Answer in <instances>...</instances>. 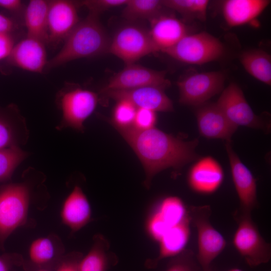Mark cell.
I'll use <instances>...</instances> for the list:
<instances>
[{"label":"cell","instance_id":"31","mask_svg":"<svg viewBox=\"0 0 271 271\" xmlns=\"http://www.w3.org/2000/svg\"><path fill=\"white\" fill-rule=\"evenodd\" d=\"M138 108L125 100L117 101L112 114V123L115 128H125L133 125Z\"/></svg>","mask_w":271,"mask_h":271},{"label":"cell","instance_id":"4","mask_svg":"<svg viewBox=\"0 0 271 271\" xmlns=\"http://www.w3.org/2000/svg\"><path fill=\"white\" fill-rule=\"evenodd\" d=\"M188 207L191 223L197 233V261L203 271H210L212 262L225 249L226 241L211 223L209 205Z\"/></svg>","mask_w":271,"mask_h":271},{"label":"cell","instance_id":"9","mask_svg":"<svg viewBox=\"0 0 271 271\" xmlns=\"http://www.w3.org/2000/svg\"><path fill=\"white\" fill-rule=\"evenodd\" d=\"M225 74L213 71L190 74L177 83L180 103L198 107L207 102L224 89Z\"/></svg>","mask_w":271,"mask_h":271},{"label":"cell","instance_id":"2","mask_svg":"<svg viewBox=\"0 0 271 271\" xmlns=\"http://www.w3.org/2000/svg\"><path fill=\"white\" fill-rule=\"evenodd\" d=\"M64 41L59 52L48 61V68H55L75 59L103 54L108 52L110 44L99 16L89 12Z\"/></svg>","mask_w":271,"mask_h":271},{"label":"cell","instance_id":"13","mask_svg":"<svg viewBox=\"0 0 271 271\" xmlns=\"http://www.w3.org/2000/svg\"><path fill=\"white\" fill-rule=\"evenodd\" d=\"M64 254V245L57 235L40 237L31 242L28 258L24 259L22 266L25 271L40 269L53 271Z\"/></svg>","mask_w":271,"mask_h":271},{"label":"cell","instance_id":"28","mask_svg":"<svg viewBox=\"0 0 271 271\" xmlns=\"http://www.w3.org/2000/svg\"><path fill=\"white\" fill-rule=\"evenodd\" d=\"M124 6L122 16L130 21H150L162 13L164 7L162 1L160 0H128Z\"/></svg>","mask_w":271,"mask_h":271},{"label":"cell","instance_id":"14","mask_svg":"<svg viewBox=\"0 0 271 271\" xmlns=\"http://www.w3.org/2000/svg\"><path fill=\"white\" fill-rule=\"evenodd\" d=\"M164 89L156 86H146L130 89L111 90L100 93L116 100H125L138 108H146L155 112L173 110L172 100L166 95Z\"/></svg>","mask_w":271,"mask_h":271},{"label":"cell","instance_id":"6","mask_svg":"<svg viewBox=\"0 0 271 271\" xmlns=\"http://www.w3.org/2000/svg\"><path fill=\"white\" fill-rule=\"evenodd\" d=\"M234 217L237 227L232 239V244L250 267L268 262L271 258L270 244L261 236L251 213L237 210Z\"/></svg>","mask_w":271,"mask_h":271},{"label":"cell","instance_id":"38","mask_svg":"<svg viewBox=\"0 0 271 271\" xmlns=\"http://www.w3.org/2000/svg\"><path fill=\"white\" fill-rule=\"evenodd\" d=\"M14 27V23L10 18L0 14V35L11 34Z\"/></svg>","mask_w":271,"mask_h":271},{"label":"cell","instance_id":"5","mask_svg":"<svg viewBox=\"0 0 271 271\" xmlns=\"http://www.w3.org/2000/svg\"><path fill=\"white\" fill-rule=\"evenodd\" d=\"M163 52L184 63L202 65L221 58L225 53V47L217 38L201 32L188 33Z\"/></svg>","mask_w":271,"mask_h":271},{"label":"cell","instance_id":"21","mask_svg":"<svg viewBox=\"0 0 271 271\" xmlns=\"http://www.w3.org/2000/svg\"><path fill=\"white\" fill-rule=\"evenodd\" d=\"M150 22L149 33L159 51L173 47L188 34L187 26L171 15L161 13Z\"/></svg>","mask_w":271,"mask_h":271},{"label":"cell","instance_id":"17","mask_svg":"<svg viewBox=\"0 0 271 271\" xmlns=\"http://www.w3.org/2000/svg\"><path fill=\"white\" fill-rule=\"evenodd\" d=\"M195 115L199 132L207 139L229 141L237 128L228 120L216 103L207 102L196 107Z\"/></svg>","mask_w":271,"mask_h":271},{"label":"cell","instance_id":"19","mask_svg":"<svg viewBox=\"0 0 271 271\" xmlns=\"http://www.w3.org/2000/svg\"><path fill=\"white\" fill-rule=\"evenodd\" d=\"M92 211L89 201L81 188L75 185L64 200L60 211L63 224L74 233L91 220Z\"/></svg>","mask_w":271,"mask_h":271},{"label":"cell","instance_id":"20","mask_svg":"<svg viewBox=\"0 0 271 271\" xmlns=\"http://www.w3.org/2000/svg\"><path fill=\"white\" fill-rule=\"evenodd\" d=\"M29 130L26 121L14 105L0 107V150L26 144Z\"/></svg>","mask_w":271,"mask_h":271},{"label":"cell","instance_id":"32","mask_svg":"<svg viewBox=\"0 0 271 271\" xmlns=\"http://www.w3.org/2000/svg\"><path fill=\"white\" fill-rule=\"evenodd\" d=\"M197 261L194 253L186 249L172 257L165 271H198Z\"/></svg>","mask_w":271,"mask_h":271},{"label":"cell","instance_id":"36","mask_svg":"<svg viewBox=\"0 0 271 271\" xmlns=\"http://www.w3.org/2000/svg\"><path fill=\"white\" fill-rule=\"evenodd\" d=\"M24 260L22 255L16 252L0 255V271H13L15 267L22 266Z\"/></svg>","mask_w":271,"mask_h":271},{"label":"cell","instance_id":"7","mask_svg":"<svg viewBox=\"0 0 271 271\" xmlns=\"http://www.w3.org/2000/svg\"><path fill=\"white\" fill-rule=\"evenodd\" d=\"M57 100L62 118L56 128L61 130L70 127L82 132L84 122L95 110L99 97L89 90L67 87L59 92Z\"/></svg>","mask_w":271,"mask_h":271},{"label":"cell","instance_id":"33","mask_svg":"<svg viewBox=\"0 0 271 271\" xmlns=\"http://www.w3.org/2000/svg\"><path fill=\"white\" fill-rule=\"evenodd\" d=\"M128 0H87L81 2V5L86 7L89 13L99 16L110 9L124 6Z\"/></svg>","mask_w":271,"mask_h":271},{"label":"cell","instance_id":"18","mask_svg":"<svg viewBox=\"0 0 271 271\" xmlns=\"http://www.w3.org/2000/svg\"><path fill=\"white\" fill-rule=\"evenodd\" d=\"M44 43L27 37L14 45L7 58L11 65L30 72L42 73L48 60Z\"/></svg>","mask_w":271,"mask_h":271},{"label":"cell","instance_id":"12","mask_svg":"<svg viewBox=\"0 0 271 271\" xmlns=\"http://www.w3.org/2000/svg\"><path fill=\"white\" fill-rule=\"evenodd\" d=\"M231 143V141H226L225 147L232 181L240 202L237 211L251 213L258 205L256 180L249 169L241 161Z\"/></svg>","mask_w":271,"mask_h":271},{"label":"cell","instance_id":"30","mask_svg":"<svg viewBox=\"0 0 271 271\" xmlns=\"http://www.w3.org/2000/svg\"><path fill=\"white\" fill-rule=\"evenodd\" d=\"M28 156V153L20 147L0 150V182L10 179L17 168Z\"/></svg>","mask_w":271,"mask_h":271},{"label":"cell","instance_id":"23","mask_svg":"<svg viewBox=\"0 0 271 271\" xmlns=\"http://www.w3.org/2000/svg\"><path fill=\"white\" fill-rule=\"evenodd\" d=\"M270 3L269 0H226L222 4V14L228 26H241L258 18Z\"/></svg>","mask_w":271,"mask_h":271},{"label":"cell","instance_id":"27","mask_svg":"<svg viewBox=\"0 0 271 271\" xmlns=\"http://www.w3.org/2000/svg\"><path fill=\"white\" fill-rule=\"evenodd\" d=\"M158 217L168 230L189 216V207L176 196L161 199L152 212Z\"/></svg>","mask_w":271,"mask_h":271},{"label":"cell","instance_id":"1","mask_svg":"<svg viewBox=\"0 0 271 271\" xmlns=\"http://www.w3.org/2000/svg\"><path fill=\"white\" fill-rule=\"evenodd\" d=\"M116 128L141 162L146 174L144 185L148 189L158 173L170 168L180 170L198 158L196 139L185 141L155 127L145 130L132 126Z\"/></svg>","mask_w":271,"mask_h":271},{"label":"cell","instance_id":"24","mask_svg":"<svg viewBox=\"0 0 271 271\" xmlns=\"http://www.w3.org/2000/svg\"><path fill=\"white\" fill-rule=\"evenodd\" d=\"M109 249L107 238L101 234H95L90 250L79 262V271H107L117 260Z\"/></svg>","mask_w":271,"mask_h":271},{"label":"cell","instance_id":"34","mask_svg":"<svg viewBox=\"0 0 271 271\" xmlns=\"http://www.w3.org/2000/svg\"><path fill=\"white\" fill-rule=\"evenodd\" d=\"M156 121V112L139 108L137 109L132 126L138 129H148L154 127Z\"/></svg>","mask_w":271,"mask_h":271},{"label":"cell","instance_id":"11","mask_svg":"<svg viewBox=\"0 0 271 271\" xmlns=\"http://www.w3.org/2000/svg\"><path fill=\"white\" fill-rule=\"evenodd\" d=\"M170 85L165 71L153 70L135 63L126 65L113 75L100 91L156 86L166 89Z\"/></svg>","mask_w":271,"mask_h":271},{"label":"cell","instance_id":"3","mask_svg":"<svg viewBox=\"0 0 271 271\" xmlns=\"http://www.w3.org/2000/svg\"><path fill=\"white\" fill-rule=\"evenodd\" d=\"M31 191L25 182L0 187V248L4 250L8 238L24 225L28 218Z\"/></svg>","mask_w":271,"mask_h":271},{"label":"cell","instance_id":"29","mask_svg":"<svg viewBox=\"0 0 271 271\" xmlns=\"http://www.w3.org/2000/svg\"><path fill=\"white\" fill-rule=\"evenodd\" d=\"M208 0H164V7L175 10L188 19L204 21L206 19Z\"/></svg>","mask_w":271,"mask_h":271},{"label":"cell","instance_id":"26","mask_svg":"<svg viewBox=\"0 0 271 271\" xmlns=\"http://www.w3.org/2000/svg\"><path fill=\"white\" fill-rule=\"evenodd\" d=\"M241 64L252 77L267 85H271V56L261 49L246 50L239 56Z\"/></svg>","mask_w":271,"mask_h":271},{"label":"cell","instance_id":"25","mask_svg":"<svg viewBox=\"0 0 271 271\" xmlns=\"http://www.w3.org/2000/svg\"><path fill=\"white\" fill-rule=\"evenodd\" d=\"M49 2L30 1L25 13V23L27 37L39 40L44 44L49 42L48 14Z\"/></svg>","mask_w":271,"mask_h":271},{"label":"cell","instance_id":"15","mask_svg":"<svg viewBox=\"0 0 271 271\" xmlns=\"http://www.w3.org/2000/svg\"><path fill=\"white\" fill-rule=\"evenodd\" d=\"M76 3L67 0L49 2L48 30L49 42L57 44L64 40L80 22Z\"/></svg>","mask_w":271,"mask_h":271},{"label":"cell","instance_id":"37","mask_svg":"<svg viewBox=\"0 0 271 271\" xmlns=\"http://www.w3.org/2000/svg\"><path fill=\"white\" fill-rule=\"evenodd\" d=\"M14 45L11 34L0 35V60L8 58Z\"/></svg>","mask_w":271,"mask_h":271},{"label":"cell","instance_id":"16","mask_svg":"<svg viewBox=\"0 0 271 271\" xmlns=\"http://www.w3.org/2000/svg\"><path fill=\"white\" fill-rule=\"evenodd\" d=\"M224 177L220 164L212 157L206 156L198 159L191 167L187 175V182L193 191L208 195L220 188Z\"/></svg>","mask_w":271,"mask_h":271},{"label":"cell","instance_id":"8","mask_svg":"<svg viewBox=\"0 0 271 271\" xmlns=\"http://www.w3.org/2000/svg\"><path fill=\"white\" fill-rule=\"evenodd\" d=\"M159 50L154 43L149 31L135 25L121 27L110 41L108 52L125 64L134 63L141 58Z\"/></svg>","mask_w":271,"mask_h":271},{"label":"cell","instance_id":"41","mask_svg":"<svg viewBox=\"0 0 271 271\" xmlns=\"http://www.w3.org/2000/svg\"><path fill=\"white\" fill-rule=\"evenodd\" d=\"M36 271H53V270H50V269H38Z\"/></svg>","mask_w":271,"mask_h":271},{"label":"cell","instance_id":"39","mask_svg":"<svg viewBox=\"0 0 271 271\" xmlns=\"http://www.w3.org/2000/svg\"><path fill=\"white\" fill-rule=\"evenodd\" d=\"M22 7V3L20 0H0V8L12 12H18Z\"/></svg>","mask_w":271,"mask_h":271},{"label":"cell","instance_id":"10","mask_svg":"<svg viewBox=\"0 0 271 271\" xmlns=\"http://www.w3.org/2000/svg\"><path fill=\"white\" fill-rule=\"evenodd\" d=\"M216 105L228 120L235 126H244L266 130V123L254 113L246 101L241 88L230 83L222 91Z\"/></svg>","mask_w":271,"mask_h":271},{"label":"cell","instance_id":"35","mask_svg":"<svg viewBox=\"0 0 271 271\" xmlns=\"http://www.w3.org/2000/svg\"><path fill=\"white\" fill-rule=\"evenodd\" d=\"M79 251H72L65 254L53 271H79V262L83 257Z\"/></svg>","mask_w":271,"mask_h":271},{"label":"cell","instance_id":"40","mask_svg":"<svg viewBox=\"0 0 271 271\" xmlns=\"http://www.w3.org/2000/svg\"><path fill=\"white\" fill-rule=\"evenodd\" d=\"M228 271H243L241 269H240L239 268H232V269H231Z\"/></svg>","mask_w":271,"mask_h":271},{"label":"cell","instance_id":"22","mask_svg":"<svg viewBox=\"0 0 271 271\" xmlns=\"http://www.w3.org/2000/svg\"><path fill=\"white\" fill-rule=\"evenodd\" d=\"M190 215L180 223L170 228L159 241V251L157 257L149 259L146 265L155 268L161 260L173 257L186 249L190 236Z\"/></svg>","mask_w":271,"mask_h":271}]
</instances>
